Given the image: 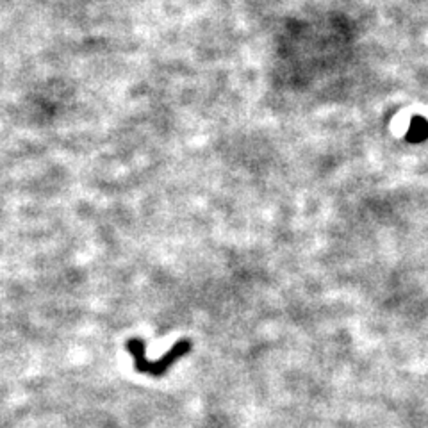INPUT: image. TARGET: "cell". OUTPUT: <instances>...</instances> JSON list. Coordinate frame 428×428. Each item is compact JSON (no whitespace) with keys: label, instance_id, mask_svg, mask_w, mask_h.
Instances as JSON below:
<instances>
[{"label":"cell","instance_id":"obj_1","mask_svg":"<svg viewBox=\"0 0 428 428\" xmlns=\"http://www.w3.org/2000/svg\"><path fill=\"white\" fill-rule=\"evenodd\" d=\"M190 348L191 341L182 339V341H179L177 345L173 346L165 357L156 361V363H149L147 355H145V343L140 341V339H131V341H127V350L134 355V366H136V370L140 371V373H149L154 374V377L165 374L166 370H168L173 363H177L179 357H182V355L190 352Z\"/></svg>","mask_w":428,"mask_h":428}]
</instances>
